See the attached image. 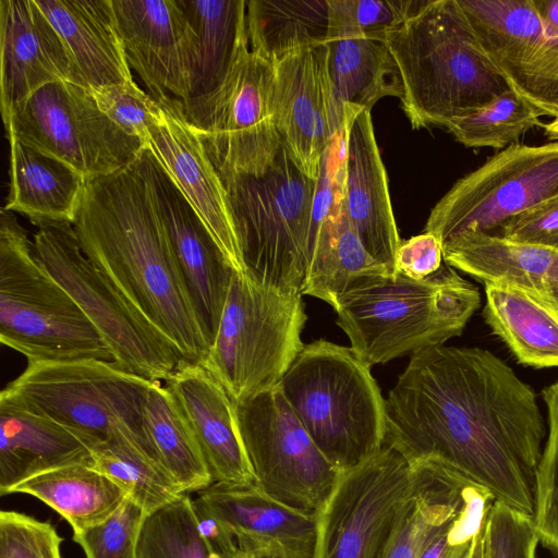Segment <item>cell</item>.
Listing matches in <instances>:
<instances>
[{
	"mask_svg": "<svg viewBox=\"0 0 558 558\" xmlns=\"http://www.w3.org/2000/svg\"><path fill=\"white\" fill-rule=\"evenodd\" d=\"M98 108L125 134L145 145L159 105L134 80L90 89Z\"/></svg>",
	"mask_w": 558,
	"mask_h": 558,
	"instance_id": "obj_44",
	"label": "cell"
},
{
	"mask_svg": "<svg viewBox=\"0 0 558 558\" xmlns=\"http://www.w3.org/2000/svg\"><path fill=\"white\" fill-rule=\"evenodd\" d=\"M61 543L50 523L13 510L0 512V558H62Z\"/></svg>",
	"mask_w": 558,
	"mask_h": 558,
	"instance_id": "obj_46",
	"label": "cell"
},
{
	"mask_svg": "<svg viewBox=\"0 0 558 558\" xmlns=\"http://www.w3.org/2000/svg\"><path fill=\"white\" fill-rule=\"evenodd\" d=\"M250 49L275 62L328 41V0L246 1Z\"/></svg>",
	"mask_w": 558,
	"mask_h": 558,
	"instance_id": "obj_36",
	"label": "cell"
},
{
	"mask_svg": "<svg viewBox=\"0 0 558 558\" xmlns=\"http://www.w3.org/2000/svg\"><path fill=\"white\" fill-rule=\"evenodd\" d=\"M484 318L519 363L558 366V311L521 289L485 283Z\"/></svg>",
	"mask_w": 558,
	"mask_h": 558,
	"instance_id": "obj_30",
	"label": "cell"
},
{
	"mask_svg": "<svg viewBox=\"0 0 558 558\" xmlns=\"http://www.w3.org/2000/svg\"><path fill=\"white\" fill-rule=\"evenodd\" d=\"M480 303L478 289L444 262L421 280L397 274L361 281L333 310L351 349L372 367L460 336Z\"/></svg>",
	"mask_w": 558,
	"mask_h": 558,
	"instance_id": "obj_4",
	"label": "cell"
},
{
	"mask_svg": "<svg viewBox=\"0 0 558 558\" xmlns=\"http://www.w3.org/2000/svg\"><path fill=\"white\" fill-rule=\"evenodd\" d=\"M37 254L90 320L120 368L160 381L182 359L144 315L85 256L71 223L38 228Z\"/></svg>",
	"mask_w": 558,
	"mask_h": 558,
	"instance_id": "obj_10",
	"label": "cell"
},
{
	"mask_svg": "<svg viewBox=\"0 0 558 558\" xmlns=\"http://www.w3.org/2000/svg\"><path fill=\"white\" fill-rule=\"evenodd\" d=\"M0 341L28 362L113 363L82 308L39 258L14 213H0Z\"/></svg>",
	"mask_w": 558,
	"mask_h": 558,
	"instance_id": "obj_6",
	"label": "cell"
},
{
	"mask_svg": "<svg viewBox=\"0 0 558 558\" xmlns=\"http://www.w3.org/2000/svg\"><path fill=\"white\" fill-rule=\"evenodd\" d=\"M92 466L119 484L148 513L185 494L158 464L128 439L94 447Z\"/></svg>",
	"mask_w": 558,
	"mask_h": 558,
	"instance_id": "obj_37",
	"label": "cell"
},
{
	"mask_svg": "<svg viewBox=\"0 0 558 558\" xmlns=\"http://www.w3.org/2000/svg\"><path fill=\"white\" fill-rule=\"evenodd\" d=\"M136 558H223L201 533L192 498L184 494L148 513Z\"/></svg>",
	"mask_w": 558,
	"mask_h": 558,
	"instance_id": "obj_39",
	"label": "cell"
},
{
	"mask_svg": "<svg viewBox=\"0 0 558 558\" xmlns=\"http://www.w3.org/2000/svg\"><path fill=\"white\" fill-rule=\"evenodd\" d=\"M4 129L8 140L62 161L87 181L130 166L145 148L98 108L90 90L66 81L32 94Z\"/></svg>",
	"mask_w": 558,
	"mask_h": 558,
	"instance_id": "obj_13",
	"label": "cell"
},
{
	"mask_svg": "<svg viewBox=\"0 0 558 558\" xmlns=\"http://www.w3.org/2000/svg\"><path fill=\"white\" fill-rule=\"evenodd\" d=\"M31 495L57 511L73 532L109 518L129 497L109 476L92 464H73L26 480L10 494Z\"/></svg>",
	"mask_w": 558,
	"mask_h": 558,
	"instance_id": "obj_32",
	"label": "cell"
},
{
	"mask_svg": "<svg viewBox=\"0 0 558 558\" xmlns=\"http://www.w3.org/2000/svg\"><path fill=\"white\" fill-rule=\"evenodd\" d=\"M306 318L302 294L259 286L235 271L202 365L234 402L271 389L304 347Z\"/></svg>",
	"mask_w": 558,
	"mask_h": 558,
	"instance_id": "obj_9",
	"label": "cell"
},
{
	"mask_svg": "<svg viewBox=\"0 0 558 558\" xmlns=\"http://www.w3.org/2000/svg\"><path fill=\"white\" fill-rule=\"evenodd\" d=\"M148 512L132 498L106 520L73 532L86 558H136V548L144 521Z\"/></svg>",
	"mask_w": 558,
	"mask_h": 558,
	"instance_id": "obj_42",
	"label": "cell"
},
{
	"mask_svg": "<svg viewBox=\"0 0 558 558\" xmlns=\"http://www.w3.org/2000/svg\"><path fill=\"white\" fill-rule=\"evenodd\" d=\"M541 16L558 29V0H533Z\"/></svg>",
	"mask_w": 558,
	"mask_h": 558,
	"instance_id": "obj_49",
	"label": "cell"
},
{
	"mask_svg": "<svg viewBox=\"0 0 558 558\" xmlns=\"http://www.w3.org/2000/svg\"><path fill=\"white\" fill-rule=\"evenodd\" d=\"M549 433L535 470L533 522L546 547L558 555V383L543 389Z\"/></svg>",
	"mask_w": 558,
	"mask_h": 558,
	"instance_id": "obj_41",
	"label": "cell"
},
{
	"mask_svg": "<svg viewBox=\"0 0 558 558\" xmlns=\"http://www.w3.org/2000/svg\"><path fill=\"white\" fill-rule=\"evenodd\" d=\"M221 179L243 275L259 286L301 294L316 180L298 168L283 145L264 172Z\"/></svg>",
	"mask_w": 558,
	"mask_h": 558,
	"instance_id": "obj_7",
	"label": "cell"
},
{
	"mask_svg": "<svg viewBox=\"0 0 558 558\" xmlns=\"http://www.w3.org/2000/svg\"><path fill=\"white\" fill-rule=\"evenodd\" d=\"M136 159L117 172L86 183L73 223L77 242L85 256L173 347L182 361L202 364L210 341Z\"/></svg>",
	"mask_w": 558,
	"mask_h": 558,
	"instance_id": "obj_2",
	"label": "cell"
},
{
	"mask_svg": "<svg viewBox=\"0 0 558 558\" xmlns=\"http://www.w3.org/2000/svg\"><path fill=\"white\" fill-rule=\"evenodd\" d=\"M235 403L256 484L287 506L315 511L338 475L276 386Z\"/></svg>",
	"mask_w": 558,
	"mask_h": 558,
	"instance_id": "obj_15",
	"label": "cell"
},
{
	"mask_svg": "<svg viewBox=\"0 0 558 558\" xmlns=\"http://www.w3.org/2000/svg\"><path fill=\"white\" fill-rule=\"evenodd\" d=\"M272 64L275 119L282 145L298 168L316 180L327 146L344 129L327 45L289 53Z\"/></svg>",
	"mask_w": 558,
	"mask_h": 558,
	"instance_id": "obj_18",
	"label": "cell"
},
{
	"mask_svg": "<svg viewBox=\"0 0 558 558\" xmlns=\"http://www.w3.org/2000/svg\"><path fill=\"white\" fill-rule=\"evenodd\" d=\"M9 142L11 181L3 208L27 217L38 228L73 225L88 181L56 158L15 138Z\"/></svg>",
	"mask_w": 558,
	"mask_h": 558,
	"instance_id": "obj_29",
	"label": "cell"
},
{
	"mask_svg": "<svg viewBox=\"0 0 558 558\" xmlns=\"http://www.w3.org/2000/svg\"><path fill=\"white\" fill-rule=\"evenodd\" d=\"M385 43L397 65L402 110L413 129L446 126L509 88L458 0H427Z\"/></svg>",
	"mask_w": 558,
	"mask_h": 558,
	"instance_id": "obj_3",
	"label": "cell"
},
{
	"mask_svg": "<svg viewBox=\"0 0 558 558\" xmlns=\"http://www.w3.org/2000/svg\"><path fill=\"white\" fill-rule=\"evenodd\" d=\"M539 537L533 518L496 500L485 522V558H536Z\"/></svg>",
	"mask_w": 558,
	"mask_h": 558,
	"instance_id": "obj_45",
	"label": "cell"
},
{
	"mask_svg": "<svg viewBox=\"0 0 558 558\" xmlns=\"http://www.w3.org/2000/svg\"><path fill=\"white\" fill-rule=\"evenodd\" d=\"M178 1L184 17L183 52L190 98H195L220 86L248 46L246 1Z\"/></svg>",
	"mask_w": 558,
	"mask_h": 558,
	"instance_id": "obj_28",
	"label": "cell"
},
{
	"mask_svg": "<svg viewBox=\"0 0 558 558\" xmlns=\"http://www.w3.org/2000/svg\"><path fill=\"white\" fill-rule=\"evenodd\" d=\"M248 558H278V557H272V556H254V557H248Z\"/></svg>",
	"mask_w": 558,
	"mask_h": 558,
	"instance_id": "obj_52",
	"label": "cell"
},
{
	"mask_svg": "<svg viewBox=\"0 0 558 558\" xmlns=\"http://www.w3.org/2000/svg\"><path fill=\"white\" fill-rule=\"evenodd\" d=\"M92 464L90 445L76 432L0 393V494L39 474Z\"/></svg>",
	"mask_w": 558,
	"mask_h": 558,
	"instance_id": "obj_25",
	"label": "cell"
},
{
	"mask_svg": "<svg viewBox=\"0 0 558 558\" xmlns=\"http://www.w3.org/2000/svg\"><path fill=\"white\" fill-rule=\"evenodd\" d=\"M421 485V474L393 448L339 470L315 510L312 558H380Z\"/></svg>",
	"mask_w": 558,
	"mask_h": 558,
	"instance_id": "obj_12",
	"label": "cell"
},
{
	"mask_svg": "<svg viewBox=\"0 0 558 558\" xmlns=\"http://www.w3.org/2000/svg\"><path fill=\"white\" fill-rule=\"evenodd\" d=\"M558 194V141L512 144L458 180L432 208L425 230L444 245L465 233H495Z\"/></svg>",
	"mask_w": 558,
	"mask_h": 558,
	"instance_id": "obj_14",
	"label": "cell"
},
{
	"mask_svg": "<svg viewBox=\"0 0 558 558\" xmlns=\"http://www.w3.org/2000/svg\"><path fill=\"white\" fill-rule=\"evenodd\" d=\"M189 421L213 483L253 484L235 403L202 365L182 361L166 380Z\"/></svg>",
	"mask_w": 558,
	"mask_h": 558,
	"instance_id": "obj_24",
	"label": "cell"
},
{
	"mask_svg": "<svg viewBox=\"0 0 558 558\" xmlns=\"http://www.w3.org/2000/svg\"><path fill=\"white\" fill-rule=\"evenodd\" d=\"M143 428L159 464L185 494L213 478L181 407L160 381H154L143 407Z\"/></svg>",
	"mask_w": 558,
	"mask_h": 558,
	"instance_id": "obj_35",
	"label": "cell"
},
{
	"mask_svg": "<svg viewBox=\"0 0 558 558\" xmlns=\"http://www.w3.org/2000/svg\"><path fill=\"white\" fill-rule=\"evenodd\" d=\"M425 0H328L329 40L368 37L384 40L417 12Z\"/></svg>",
	"mask_w": 558,
	"mask_h": 558,
	"instance_id": "obj_40",
	"label": "cell"
},
{
	"mask_svg": "<svg viewBox=\"0 0 558 558\" xmlns=\"http://www.w3.org/2000/svg\"><path fill=\"white\" fill-rule=\"evenodd\" d=\"M61 37L74 82L88 90L133 80L112 0H35Z\"/></svg>",
	"mask_w": 558,
	"mask_h": 558,
	"instance_id": "obj_26",
	"label": "cell"
},
{
	"mask_svg": "<svg viewBox=\"0 0 558 558\" xmlns=\"http://www.w3.org/2000/svg\"><path fill=\"white\" fill-rule=\"evenodd\" d=\"M343 208L367 252L396 278L401 242L369 110L344 112Z\"/></svg>",
	"mask_w": 558,
	"mask_h": 558,
	"instance_id": "obj_21",
	"label": "cell"
},
{
	"mask_svg": "<svg viewBox=\"0 0 558 558\" xmlns=\"http://www.w3.org/2000/svg\"><path fill=\"white\" fill-rule=\"evenodd\" d=\"M271 61L244 48L215 90L181 100L183 113L220 177L259 174L282 141L274 109Z\"/></svg>",
	"mask_w": 558,
	"mask_h": 558,
	"instance_id": "obj_11",
	"label": "cell"
},
{
	"mask_svg": "<svg viewBox=\"0 0 558 558\" xmlns=\"http://www.w3.org/2000/svg\"><path fill=\"white\" fill-rule=\"evenodd\" d=\"M145 147L202 219L232 268L243 274L240 246L222 179L186 120L180 99L157 100Z\"/></svg>",
	"mask_w": 558,
	"mask_h": 558,
	"instance_id": "obj_19",
	"label": "cell"
},
{
	"mask_svg": "<svg viewBox=\"0 0 558 558\" xmlns=\"http://www.w3.org/2000/svg\"><path fill=\"white\" fill-rule=\"evenodd\" d=\"M0 63L3 124L43 86L74 82L66 47L35 0H0Z\"/></svg>",
	"mask_w": 558,
	"mask_h": 558,
	"instance_id": "obj_22",
	"label": "cell"
},
{
	"mask_svg": "<svg viewBox=\"0 0 558 558\" xmlns=\"http://www.w3.org/2000/svg\"><path fill=\"white\" fill-rule=\"evenodd\" d=\"M496 500L489 489L470 482L457 515L429 538L417 558H464Z\"/></svg>",
	"mask_w": 558,
	"mask_h": 558,
	"instance_id": "obj_43",
	"label": "cell"
},
{
	"mask_svg": "<svg viewBox=\"0 0 558 558\" xmlns=\"http://www.w3.org/2000/svg\"><path fill=\"white\" fill-rule=\"evenodd\" d=\"M223 558H248V556L239 549L238 546H234L225 553H222Z\"/></svg>",
	"mask_w": 558,
	"mask_h": 558,
	"instance_id": "obj_51",
	"label": "cell"
},
{
	"mask_svg": "<svg viewBox=\"0 0 558 558\" xmlns=\"http://www.w3.org/2000/svg\"><path fill=\"white\" fill-rule=\"evenodd\" d=\"M131 69L155 100L190 98L184 63V17L178 0H112Z\"/></svg>",
	"mask_w": 558,
	"mask_h": 558,
	"instance_id": "obj_23",
	"label": "cell"
},
{
	"mask_svg": "<svg viewBox=\"0 0 558 558\" xmlns=\"http://www.w3.org/2000/svg\"><path fill=\"white\" fill-rule=\"evenodd\" d=\"M197 316L211 343L235 270L183 194L145 147L137 159Z\"/></svg>",
	"mask_w": 558,
	"mask_h": 558,
	"instance_id": "obj_17",
	"label": "cell"
},
{
	"mask_svg": "<svg viewBox=\"0 0 558 558\" xmlns=\"http://www.w3.org/2000/svg\"><path fill=\"white\" fill-rule=\"evenodd\" d=\"M539 113L512 89L485 106L453 118L446 128L465 147L505 149L530 129L543 125Z\"/></svg>",
	"mask_w": 558,
	"mask_h": 558,
	"instance_id": "obj_38",
	"label": "cell"
},
{
	"mask_svg": "<svg viewBox=\"0 0 558 558\" xmlns=\"http://www.w3.org/2000/svg\"><path fill=\"white\" fill-rule=\"evenodd\" d=\"M421 474V485L400 518L380 558H417L429 538L461 509L464 488L473 482L435 462L411 466Z\"/></svg>",
	"mask_w": 558,
	"mask_h": 558,
	"instance_id": "obj_34",
	"label": "cell"
},
{
	"mask_svg": "<svg viewBox=\"0 0 558 558\" xmlns=\"http://www.w3.org/2000/svg\"><path fill=\"white\" fill-rule=\"evenodd\" d=\"M322 453L338 470L376 453L386 438V399L351 347L304 344L278 385Z\"/></svg>",
	"mask_w": 558,
	"mask_h": 558,
	"instance_id": "obj_5",
	"label": "cell"
},
{
	"mask_svg": "<svg viewBox=\"0 0 558 558\" xmlns=\"http://www.w3.org/2000/svg\"><path fill=\"white\" fill-rule=\"evenodd\" d=\"M442 262V244L434 233L428 231L401 240L395 257L397 274L414 280L435 274Z\"/></svg>",
	"mask_w": 558,
	"mask_h": 558,
	"instance_id": "obj_48",
	"label": "cell"
},
{
	"mask_svg": "<svg viewBox=\"0 0 558 558\" xmlns=\"http://www.w3.org/2000/svg\"><path fill=\"white\" fill-rule=\"evenodd\" d=\"M546 427L534 389L488 350L417 351L386 399L385 444L435 462L531 517Z\"/></svg>",
	"mask_w": 558,
	"mask_h": 558,
	"instance_id": "obj_1",
	"label": "cell"
},
{
	"mask_svg": "<svg viewBox=\"0 0 558 558\" xmlns=\"http://www.w3.org/2000/svg\"><path fill=\"white\" fill-rule=\"evenodd\" d=\"M485 54L539 116L558 118V29L533 0H458Z\"/></svg>",
	"mask_w": 558,
	"mask_h": 558,
	"instance_id": "obj_16",
	"label": "cell"
},
{
	"mask_svg": "<svg viewBox=\"0 0 558 558\" xmlns=\"http://www.w3.org/2000/svg\"><path fill=\"white\" fill-rule=\"evenodd\" d=\"M326 45L329 76L343 113L371 111L386 96L401 98L398 69L384 40L352 37Z\"/></svg>",
	"mask_w": 558,
	"mask_h": 558,
	"instance_id": "obj_33",
	"label": "cell"
},
{
	"mask_svg": "<svg viewBox=\"0 0 558 558\" xmlns=\"http://www.w3.org/2000/svg\"><path fill=\"white\" fill-rule=\"evenodd\" d=\"M194 500L248 557L312 558L315 511L281 504L256 483H213L198 490Z\"/></svg>",
	"mask_w": 558,
	"mask_h": 558,
	"instance_id": "obj_20",
	"label": "cell"
},
{
	"mask_svg": "<svg viewBox=\"0 0 558 558\" xmlns=\"http://www.w3.org/2000/svg\"><path fill=\"white\" fill-rule=\"evenodd\" d=\"M444 262L474 279L526 291L558 311V250L488 233H465L442 245Z\"/></svg>",
	"mask_w": 558,
	"mask_h": 558,
	"instance_id": "obj_27",
	"label": "cell"
},
{
	"mask_svg": "<svg viewBox=\"0 0 558 558\" xmlns=\"http://www.w3.org/2000/svg\"><path fill=\"white\" fill-rule=\"evenodd\" d=\"M391 277L365 248L345 213L308 236L306 272L301 291L332 307L361 281Z\"/></svg>",
	"mask_w": 558,
	"mask_h": 558,
	"instance_id": "obj_31",
	"label": "cell"
},
{
	"mask_svg": "<svg viewBox=\"0 0 558 558\" xmlns=\"http://www.w3.org/2000/svg\"><path fill=\"white\" fill-rule=\"evenodd\" d=\"M545 133L551 140L558 141V118L553 119L550 122L544 125Z\"/></svg>",
	"mask_w": 558,
	"mask_h": 558,
	"instance_id": "obj_50",
	"label": "cell"
},
{
	"mask_svg": "<svg viewBox=\"0 0 558 558\" xmlns=\"http://www.w3.org/2000/svg\"><path fill=\"white\" fill-rule=\"evenodd\" d=\"M493 234L558 250V194L510 219Z\"/></svg>",
	"mask_w": 558,
	"mask_h": 558,
	"instance_id": "obj_47",
	"label": "cell"
},
{
	"mask_svg": "<svg viewBox=\"0 0 558 558\" xmlns=\"http://www.w3.org/2000/svg\"><path fill=\"white\" fill-rule=\"evenodd\" d=\"M153 383L112 362L81 359L28 362L3 391L29 411L76 432L90 449L128 439L161 468L142 420Z\"/></svg>",
	"mask_w": 558,
	"mask_h": 558,
	"instance_id": "obj_8",
	"label": "cell"
}]
</instances>
